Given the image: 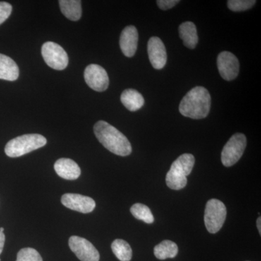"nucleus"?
Here are the masks:
<instances>
[{
	"label": "nucleus",
	"instance_id": "nucleus-1",
	"mask_svg": "<svg viewBox=\"0 0 261 261\" xmlns=\"http://www.w3.org/2000/svg\"><path fill=\"white\" fill-rule=\"evenodd\" d=\"M94 132L99 142L112 153L123 157L132 153V145L126 136L108 122H97Z\"/></svg>",
	"mask_w": 261,
	"mask_h": 261
},
{
	"label": "nucleus",
	"instance_id": "nucleus-2",
	"mask_svg": "<svg viewBox=\"0 0 261 261\" xmlns=\"http://www.w3.org/2000/svg\"><path fill=\"white\" fill-rule=\"evenodd\" d=\"M211 106V94L202 87L192 89L182 99L179 112L192 119H202L208 116Z\"/></svg>",
	"mask_w": 261,
	"mask_h": 261
},
{
	"label": "nucleus",
	"instance_id": "nucleus-3",
	"mask_svg": "<svg viewBox=\"0 0 261 261\" xmlns=\"http://www.w3.org/2000/svg\"><path fill=\"white\" fill-rule=\"evenodd\" d=\"M195 157L192 154H181L171 165L166 174V185L173 190H180L187 186V176L191 173L195 166Z\"/></svg>",
	"mask_w": 261,
	"mask_h": 261
},
{
	"label": "nucleus",
	"instance_id": "nucleus-4",
	"mask_svg": "<svg viewBox=\"0 0 261 261\" xmlns=\"http://www.w3.org/2000/svg\"><path fill=\"white\" fill-rule=\"evenodd\" d=\"M47 144V139L38 134H29L15 137L5 146V152L8 157L18 158L41 148Z\"/></svg>",
	"mask_w": 261,
	"mask_h": 261
},
{
	"label": "nucleus",
	"instance_id": "nucleus-5",
	"mask_svg": "<svg viewBox=\"0 0 261 261\" xmlns=\"http://www.w3.org/2000/svg\"><path fill=\"white\" fill-rule=\"evenodd\" d=\"M226 206L221 201L212 199L207 202L204 221L209 232L216 233L221 230L226 220Z\"/></svg>",
	"mask_w": 261,
	"mask_h": 261
},
{
	"label": "nucleus",
	"instance_id": "nucleus-6",
	"mask_svg": "<svg viewBox=\"0 0 261 261\" xmlns=\"http://www.w3.org/2000/svg\"><path fill=\"white\" fill-rule=\"evenodd\" d=\"M247 146V138L241 133L235 134L225 145L221 152V162L226 167H231L240 161Z\"/></svg>",
	"mask_w": 261,
	"mask_h": 261
},
{
	"label": "nucleus",
	"instance_id": "nucleus-7",
	"mask_svg": "<svg viewBox=\"0 0 261 261\" xmlns=\"http://www.w3.org/2000/svg\"><path fill=\"white\" fill-rule=\"evenodd\" d=\"M42 55L48 66L53 69L64 70L68 66V55L65 49L57 43H44L42 47Z\"/></svg>",
	"mask_w": 261,
	"mask_h": 261
},
{
	"label": "nucleus",
	"instance_id": "nucleus-8",
	"mask_svg": "<svg viewBox=\"0 0 261 261\" xmlns=\"http://www.w3.org/2000/svg\"><path fill=\"white\" fill-rule=\"evenodd\" d=\"M70 249L81 261H99V253L90 242L78 236H71L68 241Z\"/></svg>",
	"mask_w": 261,
	"mask_h": 261
},
{
	"label": "nucleus",
	"instance_id": "nucleus-9",
	"mask_svg": "<svg viewBox=\"0 0 261 261\" xmlns=\"http://www.w3.org/2000/svg\"><path fill=\"white\" fill-rule=\"evenodd\" d=\"M84 80L87 85L96 92H104L109 87L108 73L99 65H88L84 70Z\"/></svg>",
	"mask_w": 261,
	"mask_h": 261
},
{
	"label": "nucleus",
	"instance_id": "nucleus-10",
	"mask_svg": "<svg viewBox=\"0 0 261 261\" xmlns=\"http://www.w3.org/2000/svg\"><path fill=\"white\" fill-rule=\"evenodd\" d=\"M218 69L221 77L226 81H232L238 77L240 63L238 58L229 51L220 53L217 58Z\"/></svg>",
	"mask_w": 261,
	"mask_h": 261
},
{
	"label": "nucleus",
	"instance_id": "nucleus-11",
	"mask_svg": "<svg viewBox=\"0 0 261 261\" xmlns=\"http://www.w3.org/2000/svg\"><path fill=\"white\" fill-rule=\"evenodd\" d=\"M61 202L67 208L82 214L92 212L96 207L95 201L93 199L79 194H65L62 196Z\"/></svg>",
	"mask_w": 261,
	"mask_h": 261
},
{
	"label": "nucleus",
	"instance_id": "nucleus-12",
	"mask_svg": "<svg viewBox=\"0 0 261 261\" xmlns=\"http://www.w3.org/2000/svg\"><path fill=\"white\" fill-rule=\"evenodd\" d=\"M147 53L149 61L154 69L164 68L167 62V53L164 44L160 38L152 37L147 44Z\"/></svg>",
	"mask_w": 261,
	"mask_h": 261
},
{
	"label": "nucleus",
	"instance_id": "nucleus-13",
	"mask_svg": "<svg viewBox=\"0 0 261 261\" xmlns=\"http://www.w3.org/2000/svg\"><path fill=\"white\" fill-rule=\"evenodd\" d=\"M139 35L134 25H128L123 29L120 37V47L125 56L132 58L137 51Z\"/></svg>",
	"mask_w": 261,
	"mask_h": 261
},
{
	"label": "nucleus",
	"instance_id": "nucleus-14",
	"mask_svg": "<svg viewBox=\"0 0 261 261\" xmlns=\"http://www.w3.org/2000/svg\"><path fill=\"white\" fill-rule=\"evenodd\" d=\"M57 174L66 180H75L80 177L81 168L75 161L68 159L58 160L54 165Z\"/></svg>",
	"mask_w": 261,
	"mask_h": 261
},
{
	"label": "nucleus",
	"instance_id": "nucleus-15",
	"mask_svg": "<svg viewBox=\"0 0 261 261\" xmlns=\"http://www.w3.org/2000/svg\"><path fill=\"white\" fill-rule=\"evenodd\" d=\"M18 65L10 57L0 54V80L13 82L18 80Z\"/></svg>",
	"mask_w": 261,
	"mask_h": 261
},
{
	"label": "nucleus",
	"instance_id": "nucleus-16",
	"mask_svg": "<svg viewBox=\"0 0 261 261\" xmlns=\"http://www.w3.org/2000/svg\"><path fill=\"white\" fill-rule=\"evenodd\" d=\"M122 104L132 112L139 111L145 105L143 96L135 89H128L122 92Z\"/></svg>",
	"mask_w": 261,
	"mask_h": 261
},
{
	"label": "nucleus",
	"instance_id": "nucleus-17",
	"mask_svg": "<svg viewBox=\"0 0 261 261\" xmlns=\"http://www.w3.org/2000/svg\"><path fill=\"white\" fill-rule=\"evenodd\" d=\"M178 32L184 44L189 49H195L198 42V35L195 23L190 21L181 23L178 28Z\"/></svg>",
	"mask_w": 261,
	"mask_h": 261
},
{
	"label": "nucleus",
	"instance_id": "nucleus-18",
	"mask_svg": "<svg viewBox=\"0 0 261 261\" xmlns=\"http://www.w3.org/2000/svg\"><path fill=\"white\" fill-rule=\"evenodd\" d=\"M59 5L63 14L69 20L77 21L82 17V2L80 0H61Z\"/></svg>",
	"mask_w": 261,
	"mask_h": 261
},
{
	"label": "nucleus",
	"instance_id": "nucleus-19",
	"mask_svg": "<svg viewBox=\"0 0 261 261\" xmlns=\"http://www.w3.org/2000/svg\"><path fill=\"white\" fill-rule=\"evenodd\" d=\"M178 252L177 245L171 240H164L154 248V255L160 260L173 258L177 255Z\"/></svg>",
	"mask_w": 261,
	"mask_h": 261
},
{
	"label": "nucleus",
	"instance_id": "nucleus-20",
	"mask_svg": "<svg viewBox=\"0 0 261 261\" xmlns=\"http://www.w3.org/2000/svg\"><path fill=\"white\" fill-rule=\"evenodd\" d=\"M111 248L117 258L121 261H130L132 257V250L129 244L125 240L117 239L113 242Z\"/></svg>",
	"mask_w": 261,
	"mask_h": 261
},
{
	"label": "nucleus",
	"instance_id": "nucleus-21",
	"mask_svg": "<svg viewBox=\"0 0 261 261\" xmlns=\"http://www.w3.org/2000/svg\"><path fill=\"white\" fill-rule=\"evenodd\" d=\"M130 211L134 217L144 221L146 224H152L154 222V216L150 209L144 204H135L130 207Z\"/></svg>",
	"mask_w": 261,
	"mask_h": 261
},
{
	"label": "nucleus",
	"instance_id": "nucleus-22",
	"mask_svg": "<svg viewBox=\"0 0 261 261\" xmlns=\"http://www.w3.org/2000/svg\"><path fill=\"white\" fill-rule=\"evenodd\" d=\"M16 261H43L40 254L32 247H25L18 252Z\"/></svg>",
	"mask_w": 261,
	"mask_h": 261
},
{
	"label": "nucleus",
	"instance_id": "nucleus-23",
	"mask_svg": "<svg viewBox=\"0 0 261 261\" xmlns=\"http://www.w3.org/2000/svg\"><path fill=\"white\" fill-rule=\"evenodd\" d=\"M255 3V0H229L227 6L231 11L242 12L250 9Z\"/></svg>",
	"mask_w": 261,
	"mask_h": 261
},
{
	"label": "nucleus",
	"instance_id": "nucleus-24",
	"mask_svg": "<svg viewBox=\"0 0 261 261\" xmlns=\"http://www.w3.org/2000/svg\"><path fill=\"white\" fill-rule=\"evenodd\" d=\"M13 7L10 3L6 2H0V25L4 23L5 20L11 15Z\"/></svg>",
	"mask_w": 261,
	"mask_h": 261
},
{
	"label": "nucleus",
	"instance_id": "nucleus-25",
	"mask_svg": "<svg viewBox=\"0 0 261 261\" xmlns=\"http://www.w3.org/2000/svg\"><path fill=\"white\" fill-rule=\"evenodd\" d=\"M179 3L180 1L178 0H158L157 1L158 6L163 10L171 9Z\"/></svg>",
	"mask_w": 261,
	"mask_h": 261
},
{
	"label": "nucleus",
	"instance_id": "nucleus-26",
	"mask_svg": "<svg viewBox=\"0 0 261 261\" xmlns=\"http://www.w3.org/2000/svg\"><path fill=\"white\" fill-rule=\"evenodd\" d=\"M5 243V235L3 232L0 231V255H1L2 252H3V248H4V245Z\"/></svg>",
	"mask_w": 261,
	"mask_h": 261
},
{
	"label": "nucleus",
	"instance_id": "nucleus-27",
	"mask_svg": "<svg viewBox=\"0 0 261 261\" xmlns=\"http://www.w3.org/2000/svg\"><path fill=\"white\" fill-rule=\"evenodd\" d=\"M257 227L259 233L261 234V218L259 217L257 220Z\"/></svg>",
	"mask_w": 261,
	"mask_h": 261
},
{
	"label": "nucleus",
	"instance_id": "nucleus-28",
	"mask_svg": "<svg viewBox=\"0 0 261 261\" xmlns=\"http://www.w3.org/2000/svg\"><path fill=\"white\" fill-rule=\"evenodd\" d=\"M0 231L3 232V231H4V228H0Z\"/></svg>",
	"mask_w": 261,
	"mask_h": 261
},
{
	"label": "nucleus",
	"instance_id": "nucleus-29",
	"mask_svg": "<svg viewBox=\"0 0 261 261\" xmlns=\"http://www.w3.org/2000/svg\"><path fill=\"white\" fill-rule=\"evenodd\" d=\"M0 261H1V259H0Z\"/></svg>",
	"mask_w": 261,
	"mask_h": 261
}]
</instances>
